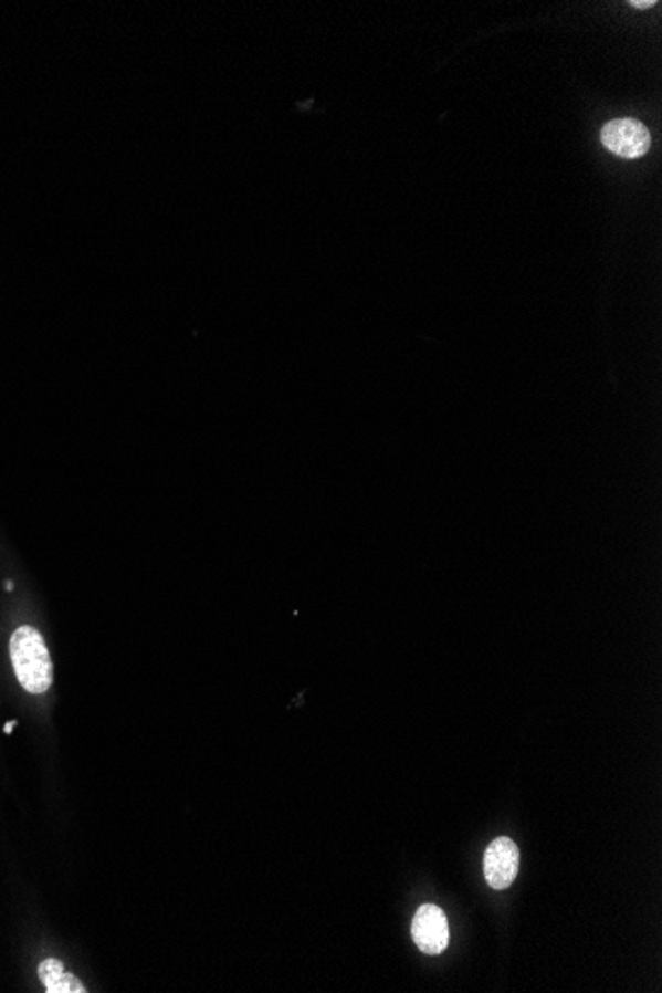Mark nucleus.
<instances>
[{
    "label": "nucleus",
    "mask_w": 662,
    "mask_h": 993,
    "mask_svg": "<svg viewBox=\"0 0 662 993\" xmlns=\"http://www.w3.org/2000/svg\"><path fill=\"white\" fill-rule=\"evenodd\" d=\"M601 142L611 154L623 159H639L651 149V134L631 117L613 119L601 129Z\"/></svg>",
    "instance_id": "f03ea898"
},
{
    "label": "nucleus",
    "mask_w": 662,
    "mask_h": 993,
    "mask_svg": "<svg viewBox=\"0 0 662 993\" xmlns=\"http://www.w3.org/2000/svg\"><path fill=\"white\" fill-rule=\"evenodd\" d=\"M10 660L22 688L30 694H44L54 682V665L49 647L34 627H20L10 639Z\"/></svg>",
    "instance_id": "f257e3e1"
},
{
    "label": "nucleus",
    "mask_w": 662,
    "mask_h": 993,
    "mask_svg": "<svg viewBox=\"0 0 662 993\" xmlns=\"http://www.w3.org/2000/svg\"><path fill=\"white\" fill-rule=\"evenodd\" d=\"M654 4H656L654 0H633L631 2V7H634V9H651Z\"/></svg>",
    "instance_id": "423d86ee"
},
{
    "label": "nucleus",
    "mask_w": 662,
    "mask_h": 993,
    "mask_svg": "<svg viewBox=\"0 0 662 993\" xmlns=\"http://www.w3.org/2000/svg\"><path fill=\"white\" fill-rule=\"evenodd\" d=\"M39 978L49 993H86V985L70 974L64 964L56 958H46L39 965Z\"/></svg>",
    "instance_id": "39448f33"
},
{
    "label": "nucleus",
    "mask_w": 662,
    "mask_h": 993,
    "mask_svg": "<svg viewBox=\"0 0 662 993\" xmlns=\"http://www.w3.org/2000/svg\"><path fill=\"white\" fill-rule=\"evenodd\" d=\"M519 850L509 837H498L484 853V877L494 890L512 887L518 877Z\"/></svg>",
    "instance_id": "20e7f679"
},
{
    "label": "nucleus",
    "mask_w": 662,
    "mask_h": 993,
    "mask_svg": "<svg viewBox=\"0 0 662 993\" xmlns=\"http://www.w3.org/2000/svg\"><path fill=\"white\" fill-rule=\"evenodd\" d=\"M414 944L422 954L439 955L449 945V920L437 905H422L411 924Z\"/></svg>",
    "instance_id": "7ed1b4c3"
},
{
    "label": "nucleus",
    "mask_w": 662,
    "mask_h": 993,
    "mask_svg": "<svg viewBox=\"0 0 662 993\" xmlns=\"http://www.w3.org/2000/svg\"><path fill=\"white\" fill-rule=\"evenodd\" d=\"M14 727H17V722H9V724H7V727H4V732H7V734H9V732H12V728H14Z\"/></svg>",
    "instance_id": "0eeeda50"
}]
</instances>
